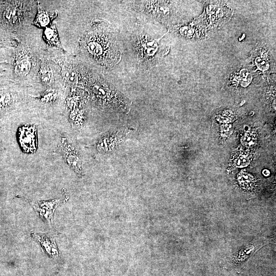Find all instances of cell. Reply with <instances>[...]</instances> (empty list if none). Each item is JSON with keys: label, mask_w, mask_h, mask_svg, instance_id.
<instances>
[{"label": "cell", "mask_w": 276, "mask_h": 276, "mask_svg": "<svg viewBox=\"0 0 276 276\" xmlns=\"http://www.w3.org/2000/svg\"><path fill=\"white\" fill-rule=\"evenodd\" d=\"M85 44L88 53L106 66H113L121 58L116 37L110 28L104 26L90 34Z\"/></svg>", "instance_id": "1"}, {"label": "cell", "mask_w": 276, "mask_h": 276, "mask_svg": "<svg viewBox=\"0 0 276 276\" xmlns=\"http://www.w3.org/2000/svg\"><path fill=\"white\" fill-rule=\"evenodd\" d=\"M91 91L102 105L122 111H126L129 108V102L109 83L95 84Z\"/></svg>", "instance_id": "2"}, {"label": "cell", "mask_w": 276, "mask_h": 276, "mask_svg": "<svg viewBox=\"0 0 276 276\" xmlns=\"http://www.w3.org/2000/svg\"><path fill=\"white\" fill-rule=\"evenodd\" d=\"M58 150L64 161L77 175H82V162L80 155L70 141L62 137L58 146Z\"/></svg>", "instance_id": "3"}, {"label": "cell", "mask_w": 276, "mask_h": 276, "mask_svg": "<svg viewBox=\"0 0 276 276\" xmlns=\"http://www.w3.org/2000/svg\"><path fill=\"white\" fill-rule=\"evenodd\" d=\"M18 139L24 152L34 153L37 147V128L35 125H26L18 130Z\"/></svg>", "instance_id": "4"}, {"label": "cell", "mask_w": 276, "mask_h": 276, "mask_svg": "<svg viewBox=\"0 0 276 276\" xmlns=\"http://www.w3.org/2000/svg\"><path fill=\"white\" fill-rule=\"evenodd\" d=\"M66 199L65 197H62L54 199L32 201L31 204L40 217L49 223L52 224L54 211Z\"/></svg>", "instance_id": "5"}, {"label": "cell", "mask_w": 276, "mask_h": 276, "mask_svg": "<svg viewBox=\"0 0 276 276\" xmlns=\"http://www.w3.org/2000/svg\"><path fill=\"white\" fill-rule=\"evenodd\" d=\"M31 236L32 237L38 240L49 256L52 258H56L58 256V251L54 240L47 235L33 233L31 234Z\"/></svg>", "instance_id": "6"}, {"label": "cell", "mask_w": 276, "mask_h": 276, "mask_svg": "<svg viewBox=\"0 0 276 276\" xmlns=\"http://www.w3.org/2000/svg\"><path fill=\"white\" fill-rule=\"evenodd\" d=\"M250 160L245 154L240 151H235L233 152L230 163L235 167L242 168L249 165Z\"/></svg>", "instance_id": "7"}, {"label": "cell", "mask_w": 276, "mask_h": 276, "mask_svg": "<svg viewBox=\"0 0 276 276\" xmlns=\"http://www.w3.org/2000/svg\"><path fill=\"white\" fill-rule=\"evenodd\" d=\"M19 16V7L16 5L11 4L9 5L4 12L5 19L9 22L14 24L17 20Z\"/></svg>", "instance_id": "8"}, {"label": "cell", "mask_w": 276, "mask_h": 276, "mask_svg": "<svg viewBox=\"0 0 276 276\" xmlns=\"http://www.w3.org/2000/svg\"><path fill=\"white\" fill-rule=\"evenodd\" d=\"M31 69V63L28 59H23L19 60L15 65V73L19 76H26Z\"/></svg>", "instance_id": "9"}, {"label": "cell", "mask_w": 276, "mask_h": 276, "mask_svg": "<svg viewBox=\"0 0 276 276\" xmlns=\"http://www.w3.org/2000/svg\"><path fill=\"white\" fill-rule=\"evenodd\" d=\"M64 77L67 82L71 84H76L79 80V77L77 71L73 69L66 68L64 70Z\"/></svg>", "instance_id": "10"}, {"label": "cell", "mask_w": 276, "mask_h": 276, "mask_svg": "<svg viewBox=\"0 0 276 276\" xmlns=\"http://www.w3.org/2000/svg\"><path fill=\"white\" fill-rule=\"evenodd\" d=\"M239 182L243 186H249L254 180L253 177L244 172H241L238 176Z\"/></svg>", "instance_id": "11"}, {"label": "cell", "mask_w": 276, "mask_h": 276, "mask_svg": "<svg viewBox=\"0 0 276 276\" xmlns=\"http://www.w3.org/2000/svg\"><path fill=\"white\" fill-rule=\"evenodd\" d=\"M256 139L254 135L249 132H247L241 139V143L247 147H250L255 144Z\"/></svg>", "instance_id": "12"}, {"label": "cell", "mask_w": 276, "mask_h": 276, "mask_svg": "<svg viewBox=\"0 0 276 276\" xmlns=\"http://www.w3.org/2000/svg\"><path fill=\"white\" fill-rule=\"evenodd\" d=\"M11 102V96L9 92L0 91V107H5Z\"/></svg>", "instance_id": "13"}, {"label": "cell", "mask_w": 276, "mask_h": 276, "mask_svg": "<svg viewBox=\"0 0 276 276\" xmlns=\"http://www.w3.org/2000/svg\"><path fill=\"white\" fill-rule=\"evenodd\" d=\"M44 34L47 39L53 43L58 41V36L56 30L53 28H48L45 29Z\"/></svg>", "instance_id": "14"}, {"label": "cell", "mask_w": 276, "mask_h": 276, "mask_svg": "<svg viewBox=\"0 0 276 276\" xmlns=\"http://www.w3.org/2000/svg\"><path fill=\"white\" fill-rule=\"evenodd\" d=\"M52 76V73L48 68H43L40 72V78L44 83H48L50 81Z\"/></svg>", "instance_id": "15"}, {"label": "cell", "mask_w": 276, "mask_h": 276, "mask_svg": "<svg viewBox=\"0 0 276 276\" xmlns=\"http://www.w3.org/2000/svg\"><path fill=\"white\" fill-rule=\"evenodd\" d=\"M37 21L40 26L45 27L49 24L50 18L47 13L42 12L38 15Z\"/></svg>", "instance_id": "16"}, {"label": "cell", "mask_w": 276, "mask_h": 276, "mask_svg": "<svg viewBox=\"0 0 276 276\" xmlns=\"http://www.w3.org/2000/svg\"><path fill=\"white\" fill-rule=\"evenodd\" d=\"M56 98V94L54 91H50L45 93L40 98L42 102H51Z\"/></svg>", "instance_id": "17"}, {"label": "cell", "mask_w": 276, "mask_h": 276, "mask_svg": "<svg viewBox=\"0 0 276 276\" xmlns=\"http://www.w3.org/2000/svg\"><path fill=\"white\" fill-rule=\"evenodd\" d=\"M263 173L265 176H268L269 175V171L268 170H264L263 171Z\"/></svg>", "instance_id": "18"}]
</instances>
